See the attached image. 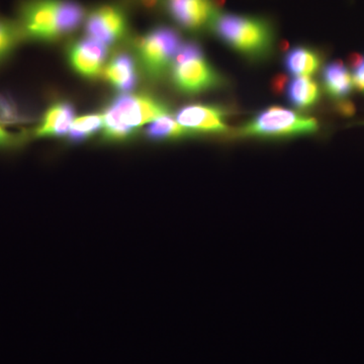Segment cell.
<instances>
[{
    "instance_id": "cell-8",
    "label": "cell",
    "mask_w": 364,
    "mask_h": 364,
    "mask_svg": "<svg viewBox=\"0 0 364 364\" xmlns=\"http://www.w3.org/2000/svg\"><path fill=\"white\" fill-rule=\"evenodd\" d=\"M165 6L177 25L189 32L210 28L220 13L215 0H165Z\"/></svg>"
},
{
    "instance_id": "cell-19",
    "label": "cell",
    "mask_w": 364,
    "mask_h": 364,
    "mask_svg": "<svg viewBox=\"0 0 364 364\" xmlns=\"http://www.w3.org/2000/svg\"><path fill=\"white\" fill-rule=\"evenodd\" d=\"M21 32V28L11 21L0 20V59H4L16 48Z\"/></svg>"
},
{
    "instance_id": "cell-1",
    "label": "cell",
    "mask_w": 364,
    "mask_h": 364,
    "mask_svg": "<svg viewBox=\"0 0 364 364\" xmlns=\"http://www.w3.org/2000/svg\"><path fill=\"white\" fill-rule=\"evenodd\" d=\"M210 30L225 45L249 61H264L274 49V28L261 16L219 13Z\"/></svg>"
},
{
    "instance_id": "cell-9",
    "label": "cell",
    "mask_w": 364,
    "mask_h": 364,
    "mask_svg": "<svg viewBox=\"0 0 364 364\" xmlns=\"http://www.w3.org/2000/svg\"><path fill=\"white\" fill-rule=\"evenodd\" d=\"M85 28L87 37L111 46L126 33V16L117 6L97 7L88 16Z\"/></svg>"
},
{
    "instance_id": "cell-16",
    "label": "cell",
    "mask_w": 364,
    "mask_h": 364,
    "mask_svg": "<svg viewBox=\"0 0 364 364\" xmlns=\"http://www.w3.org/2000/svg\"><path fill=\"white\" fill-rule=\"evenodd\" d=\"M145 134L148 138L154 141L178 140L196 136L193 132L177 123L171 114L159 117L156 121L152 122L146 128Z\"/></svg>"
},
{
    "instance_id": "cell-20",
    "label": "cell",
    "mask_w": 364,
    "mask_h": 364,
    "mask_svg": "<svg viewBox=\"0 0 364 364\" xmlns=\"http://www.w3.org/2000/svg\"><path fill=\"white\" fill-rule=\"evenodd\" d=\"M26 119L11 95H0V123L18 124Z\"/></svg>"
},
{
    "instance_id": "cell-14",
    "label": "cell",
    "mask_w": 364,
    "mask_h": 364,
    "mask_svg": "<svg viewBox=\"0 0 364 364\" xmlns=\"http://www.w3.org/2000/svg\"><path fill=\"white\" fill-rule=\"evenodd\" d=\"M286 92L289 104L299 111L312 109L322 97L320 85L309 76L291 79L287 85Z\"/></svg>"
},
{
    "instance_id": "cell-13",
    "label": "cell",
    "mask_w": 364,
    "mask_h": 364,
    "mask_svg": "<svg viewBox=\"0 0 364 364\" xmlns=\"http://www.w3.org/2000/svg\"><path fill=\"white\" fill-rule=\"evenodd\" d=\"M73 107L69 102H57L49 107L39 128L36 130L37 136H68L74 122Z\"/></svg>"
},
{
    "instance_id": "cell-18",
    "label": "cell",
    "mask_w": 364,
    "mask_h": 364,
    "mask_svg": "<svg viewBox=\"0 0 364 364\" xmlns=\"http://www.w3.org/2000/svg\"><path fill=\"white\" fill-rule=\"evenodd\" d=\"M104 126V114H88L74 119L68 136L74 143L82 142Z\"/></svg>"
},
{
    "instance_id": "cell-4",
    "label": "cell",
    "mask_w": 364,
    "mask_h": 364,
    "mask_svg": "<svg viewBox=\"0 0 364 364\" xmlns=\"http://www.w3.org/2000/svg\"><path fill=\"white\" fill-rule=\"evenodd\" d=\"M181 45L179 33L165 26L153 28L136 41L144 68L152 78H161L171 70Z\"/></svg>"
},
{
    "instance_id": "cell-10",
    "label": "cell",
    "mask_w": 364,
    "mask_h": 364,
    "mask_svg": "<svg viewBox=\"0 0 364 364\" xmlns=\"http://www.w3.org/2000/svg\"><path fill=\"white\" fill-rule=\"evenodd\" d=\"M109 46L92 38H85L71 46L69 60L74 70L85 77H97L102 74V64L109 53Z\"/></svg>"
},
{
    "instance_id": "cell-6",
    "label": "cell",
    "mask_w": 364,
    "mask_h": 364,
    "mask_svg": "<svg viewBox=\"0 0 364 364\" xmlns=\"http://www.w3.org/2000/svg\"><path fill=\"white\" fill-rule=\"evenodd\" d=\"M60 0H26L21 6V31L33 40L58 39L57 14Z\"/></svg>"
},
{
    "instance_id": "cell-5",
    "label": "cell",
    "mask_w": 364,
    "mask_h": 364,
    "mask_svg": "<svg viewBox=\"0 0 364 364\" xmlns=\"http://www.w3.org/2000/svg\"><path fill=\"white\" fill-rule=\"evenodd\" d=\"M172 82L184 95H195L226 85V78L205 56L174 64L171 69Z\"/></svg>"
},
{
    "instance_id": "cell-15",
    "label": "cell",
    "mask_w": 364,
    "mask_h": 364,
    "mask_svg": "<svg viewBox=\"0 0 364 364\" xmlns=\"http://www.w3.org/2000/svg\"><path fill=\"white\" fill-rule=\"evenodd\" d=\"M102 73L121 92L133 90L138 82L135 61L128 54L117 55Z\"/></svg>"
},
{
    "instance_id": "cell-11",
    "label": "cell",
    "mask_w": 364,
    "mask_h": 364,
    "mask_svg": "<svg viewBox=\"0 0 364 364\" xmlns=\"http://www.w3.org/2000/svg\"><path fill=\"white\" fill-rule=\"evenodd\" d=\"M322 85L326 95L335 104L349 100L354 88L351 72L341 61L326 64L322 70Z\"/></svg>"
},
{
    "instance_id": "cell-7",
    "label": "cell",
    "mask_w": 364,
    "mask_h": 364,
    "mask_svg": "<svg viewBox=\"0 0 364 364\" xmlns=\"http://www.w3.org/2000/svg\"><path fill=\"white\" fill-rule=\"evenodd\" d=\"M231 114V109L223 105H189L177 112L176 119L196 135H223L230 131L227 119Z\"/></svg>"
},
{
    "instance_id": "cell-22",
    "label": "cell",
    "mask_w": 364,
    "mask_h": 364,
    "mask_svg": "<svg viewBox=\"0 0 364 364\" xmlns=\"http://www.w3.org/2000/svg\"><path fill=\"white\" fill-rule=\"evenodd\" d=\"M289 82V78H287L286 74L279 73L270 81V88H272L274 95H282L287 90Z\"/></svg>"
},
{
    "instance_id": "cell-3",
    "label": "cell",
    "mask_w": 364,
    "mask_h": 364,
    "mask_svg": "<svg viewBox=\"0 0 364 364\" xmlns=\"http://www.w3.org/2000/svg\"><path fill=\"white\" fill-rule=\"evenodd\" d=\"M320 124L315 117L294 109L269 107L234 131V138L279 140L294 136L313 135Z\"/></svg>"
},
{
    "instance_id": "cell-2",
    "label": "cell",
    "mask_w": 364,
    "mask_h": 364,
    "mask_svg": "<svg viewBox=\"0 0 364 364\" xmlns=\"http://www.w3.org/2000/svg\"><path fill=\"white\" fill-rule=\"evenodd\" d=\"M171 114L168 105L148 95H123L112 100L104 114V136L111 141L130 138L136 129Z\"/></svg>"
},
{
    "instance_id": "cell-17",
    "label": "cell",
    "mask_w": 364,
    "mask_h": 364,
    "mask_svg": "<svg viewBox=\"0 0 364 364\" xmlns=\"http://www.w3.org/2000/svg\"><path fill=\"white\" fill-rule=\"evenodd\" d=\"M83 7L72 0H60L57 14V31L59 37L73 32L85 18Z\"/></svg>"
},
{
    "instance_id": "cell-23",
    "label": "cell",
    "mask_w": 364,
    "mask_h": 364,
    "mask_svg": "<svg viewBox=\"0 0 364 364\" xmlns=\"http://www.w3.org/2000/svg\"><path fill=\"white\" fill-rule=\"evenodd\" d=\"M335 109L339 112L341 116L351 117L355 112V107L350 100H344V102H336Z\"/></svg>"
},
{
    "instance_id": "cell-24",
    "label": "cell",
    "mask_w": 364,
    "mask_h": 364,
    "mask_svg": "<svg viewBox=\"0 0 364 364\" xmlns=\"http://www.w3.org/2000/svg\"><path fill=\"white\" fill-rule=\"evenodd\" d=\"M16 136L11 135V134L4 131V129L0 127V146L13 145V144L16 142Z\"/></svg>"
},
{
    "instance_id": "cell-12",
    "label": "cell",
    "mask_w": 364,
    "mask_h": 364,
    "mask_svg": "<svg viewBox=\"0 0 364 364\" xmlns=\"http://www.w3.org/2000/svg\"><path fill=\"white\" fill-rule=\"evenodd\" d=\"M284 64L286 70L294 77H312L322 67L323 56L315 48L296 46L287 53Z\"/></svg>"
},
{
    "instance_id": "cell-21",
    "label": "cell",
    "mask_w": 364,
    "mask_h": 364,
    "mask_svg": "<svg viewBox=\"0 0 364 364\" xmlns=\"http://www.w3.org/2000/svg\"><path fill=\"white\" fill-rule=\"evenodd\" d=\"M349 67L351 68L354 88L364 95V55L352 54L349 57Z\"/></svg>"
}]
</instances>
